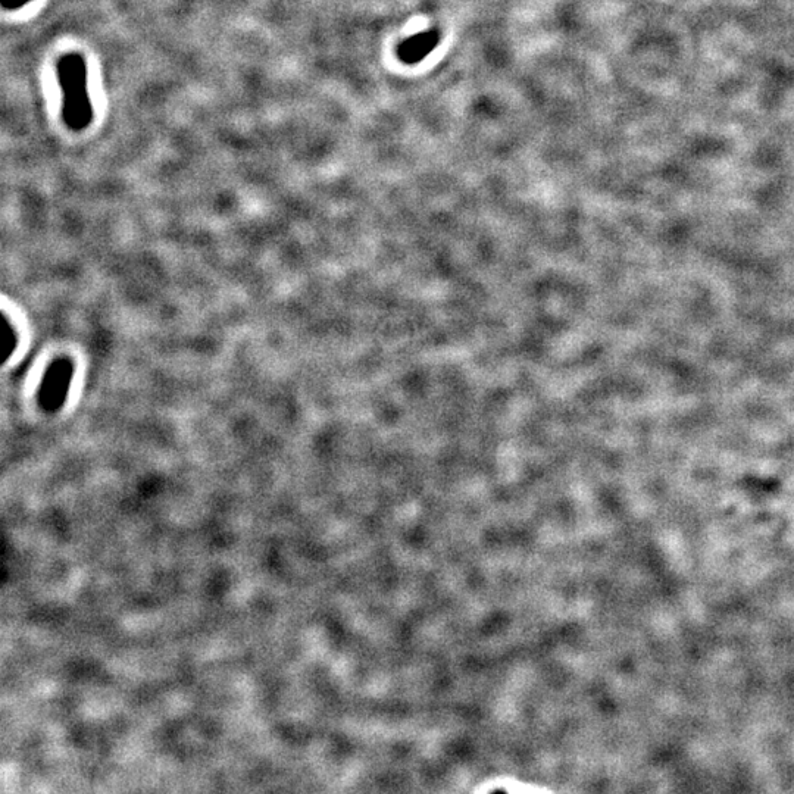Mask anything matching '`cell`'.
Wrapping results in <instances>:
<instances>
[{
	"label": "cell",
	"instance_id": "6da1fadb",
	"mask_svg": "<svg viewBox=\"0 0 794 794\" xmlns=\"http://www.w3.org/2000/svg\"><path fill=\"white\" fill-rule=\"evenodd\" d=\"M439 40L440 34L437 30L425 31V33L409 37L400 45L399 52H397L399 53L400 61L408 65L418 64V62L430 55L431 50L439 45Z\"/></svg>",
	"mask_w": 794,
	"mask_h": 794
}]
</instances>
